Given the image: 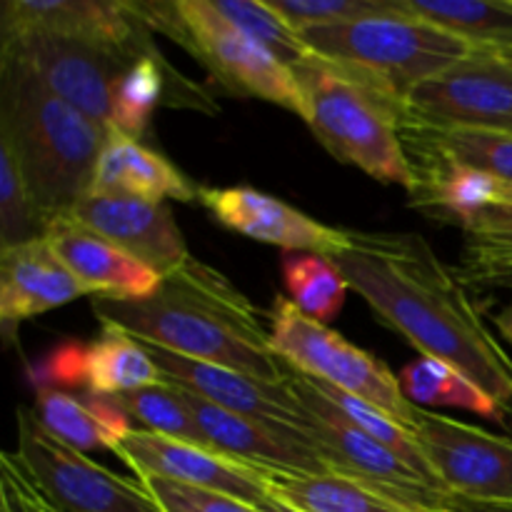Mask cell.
I'll return each mask as SVG.
<instances>
[{
  "mask_svg": "<svg viewBox=\"0 0 512 512\" xmlns=\"http://www.w3.org/2000/svg\"><path fill=\"white\" fill-rule=\"evenodd\" d=\"M350 290L423 358L443 360L493 398L512 428V358L450 270L418 233H358L335 255Z\"/></svg>",
  "mask_w": 512,
  "mask_h": 512,
  "instance_id": "cell-1",
  "label": "cell"
},
{
  "mask_svg": "<svg viewBox=\"0 0 512 512\" xmlns=\"http://www.w3.org/2000/svg\"><path fill=\"white\" fill-rule=\"evenodd\" d=\"M100 325L265 383H285L290 368L270 345L263 313L220 270L190 258L148 298H93Z\"/></svg>",
  "mask_w": 512,
  "mask_h": 512,
  "instance_id": "cell-2",
  "label": "cell"
},
{
  "mask_svg": "<svg viewBox=\"0 0 512 512\" xmlns=\"http://www.w3.org/2000/svg\"><path fill=\"white\" fill-rule=\"evenodd\" d=\"M110 130L20 63L0 58V143L13 153L45 225L88 195Z\"/></svg>",
  "mask_w": 512,
  "mask_h": 512,
  "instance_id": "cell-3",
  "label": "cell"
},
{
  "mask_svg": "<svg viewBox=\"0 0 512 512\" xmlns=\"http://www.w3.org/2000/svg\"><path fill=\"white\" fill-rule=\"evenodd\" d=\"M308 103L310 130L340 163L355 165L380 183L415 188L400 125L405 100L370 75L310 53L293 65Z\"/></svg>",
  "mask_w": 512,
  "mask_h": 512,
  "instance_id": "cell-4",
  "label": "cell"
},
{
  "mask_svg": "<svg viewBox=\"0 0 512 512\" xmlns=\"http://www.w3.org/2000/svg\"><path fill=\"white\" fill-rule=\"evenodd\" d=\"M300 35L310 53L370 75L403 100L415 85L475 50L465 40L410 15L403 0L390 13L308 28Z\"/></svg>",
  "mask_w": 512,
  "mask_h": 512,
  "instance_id": "cell-5",
  "label": "cell"
},
{
  "mask_svg": "<svg viewBox=\"0 0 512 512\" xmlns=\"http://www.w3.org/2000/svg\"><path fill=\"white\" fill-rule=\"evenodd\" d=\"M130 5L150 30H160L195 55L225 90L268 100L308 120V103L293 68L228 23L213 0Z\"/></svg>",
  "mask_w": 512,
  "mask_h": 512,
  "instance_id": "cell-6",
  "label": "cell"
},
{
  "mask_svg": "<svg viewBox=\"0 0 512 512\" xmlns=\"http://www.w3.org/2000/svg\"><path fill=\"white\" fill-rule=\"evenodd\" d=\"M268 320L270 345L290 370L368 400L413 430L418 408L405 398L398 375L383 360L300 313L285 295H275Z\"/></svg>",
  "mask_w": 512,
  "mask_h": 512,
  "instance_id": "cell-7",
  "label": "cell"
},
{
  "mask_svg": "<svg viewBox=\"0 0 512 512\" xmlns=\"http://www.w3.org/2000/svg\"><path fill=\"white\" fill-rule=\"evenodd\" d=\"M0 58L35 75L50 93L110 128L115 80L135 60L118 50L38 28H0Z\"/></svg>",
  "mask_w": 512,
  "mask_h": 512,
  "instance_id": "cell-8",
  "label": "cell"
},
{
  "mask_svg": "<svg viewBox=\"0 0 512 512\" xmlns=\"http://www.w3.org/2000/svg\"><path fill=\"white\" fill-rule=\"evenodd\" d=\"M18 458L38 488L65 512H163L138 478L128 480L93 463L85 453L55 440L35 418L18 408Z\"/></svg>",
  "mask_w": 512,
  "mask_h": 512,
  "instance_id": "cell-9",
  "label": "cell"
},
{
  "mask_svg": "<svg viewBox=\"0 0 512 512\" xmlns=\"http://www.w3.org/2000/svg\"><path fill=\"white\" fill-rule=\"evenodd\" d=\"M408 120L433 128L512 133V60L478 50L410 90Z\"/></svg>",
  "mask_w": 512,
  "mask_h": 512,
  "instance_id": "cell-10",
  "label": "cell"
},
{
  "mask_svg": "<svg viewBox=\"0 0 512 512\" xmlns=\"http://www.w3.org/2000/svg\"><path fill=\"white\" fill-rule=\"evenodd\" d=\"M288 383L310 413L305 435L313 440L330 470L355 475V478L370 480L380 488L393 490L425 512H443L450 508L453 495L430 485L423 475H418L408 463H403L393 450L375 443L363 430L355 428L340 410H335L328 403V398L320 393L313 380L290 370Z\"/></svg>",
  "mask_w": 512,
  "mask_h": 512,
  "instance_id": "cell-11",
  "label": "cell"
},
{
  "mask_svg": "<svg viewBox=\"0 0 512 512\" xmlns=\"http://www.w3.org/2000/svg\"><path fill=\"white\" fill-rule=\"evenodd\" d=\"M413 433L445 493L512 503V438L418 408Z\"/></svg>",
  "mask_w": 512,
  "mask_h": 512,
  "instance_id": "cell-12",
  "label": "cell"
},
{
  "mask_svg": "<svg viewBox=\"0 0 512 512\" xmlns=\"http://www.w3.org/2000/svg\"><path fill=\"white\" fill-rule=\"evenodd\" d=\"M113 453L133 470L138 480L155 478L188 488L213 490L250 505H260L270 498L263 470L218 453L208 445L183 443L148 430H130Z\"/></svg>",
  "mask_w": 512,
  "mask_h": 512,
  "instance_id": "cell-13",
  "label": "cell"
},
{
  "mask_svg": "<svg viewBox=\"0 0 512 512\" xmlns=\"http://www.w3.org/2000/svg\"><path fill=\"white\" fill-rule=\"evenodd\" d=\"M140 340V338H138ZM153 363L158 365L165 383L178 385L228 413L245 415V418L263 420V423L285 425L300 433L308 430L310 413L293 393L290 383H265V380L245 375L240 370L225 365L205 363V360L185 358V355L165 350L160 345L145 343Z\"/></svg>",
  "mask_w": 512,
  "mask_h": 512,
  "instance_id": "cell-14",
  "label": "cell"
},
{
  "mask_svg": "<svg viewBox=\"0 0 512 512\" xmlns=\"http://www.w3.org/2000/svg\"><path fill=\"white\" fill-rule=\"evenodd\" d=\"M198 203L205 205L210 215L233 233L258 243L278 245L283 253H315L335 258L350 243V230L320 223L285 200L248 185H235V188L200 185Z\"/></svg>",
  "mask_w": 512,
  "mask_h": 512,
  "instance_id": "cell-15",
  "label": "cell"
},
{
  "mask_svg": "<svg viewBox=\"0 0 512 512\" xmlns=\"http://www.w3.org/2000/svg\"><path fill=\"white\" fill-rule=\"evenodd\" d=\"M0 28H38L70 35L118 50L133 60L160 55L150 28L125 0H5Z\"/></svg>",
  "mask_w": 512,
  "mask_h": 512,
  "instance_id": "cell-16",
  "label": "cell"
},
{
  "mask_svg": "<svg viewBox=\"0 0 512 512\" xmlns=\"http://www.w3.org/2000/svg\"><path fill=\"white\" fill-rule=\"evenodd\" d=\"M188 405L193 410L205 443L218 453L255 465L268 473L288 475H320L330 473V465L315 448L313 440L295 428L263 423L228 413L198 395L188 393Z\"/></svg>",
  "mask_w": 512,
  "mask_h": 512,
  "instance_id": "cell-17",
  "label": "cell"
},
{
  "mask_svg": "<svg viewBox=\"0 0 512 512\" xmlns=\"http://www.w3.org/2000/svg\"><path fill=\"white\" fill-rule=\"evenodd\" d=\"M70 213L155 270L160 278L175 273L193 258L168 203L123 195H85Z\"/></svg>",
  "mask_w": 512,
  "mask_h": 512,
  "instance_id": "cell-18",
  "label": "cell"
},
{
  "mask_svg": "<svg viewBox=\"0 0 512 512\" xmlns=\"http://www.w3.org/2000/svg\"><path fill=\"white\" fill-rule=\"evenodd\" d=\"M45 240L93 298L103 295V298L138 300L148 298L160 288L163 278L155 270L95 233L73 213H63L50 220Z\"/></svg>",
  "mask_w": 512,
  "mask_h": 512,
  "instance_id": "cell-19",
  "label": "cell"
},
{
  "mask_svg": "<svg viewBox=\"0 0 512 512\" xmlns=\"http://www.w3.org/2000/svg\"><path fill=\"white\" fill-rule=\"evenodd\" d=\"M78 298H93L45 238L0 250V320L5 330Z\"/></svg>",
  "mask_w": 512,
  "mask_h": 512,
  "instance_id": "cell-20",
  "label": "cell"
},
{
  "mask_svg": "<svg viewBox=\"0 0 512 512\" xmlns=\"http://www.w3.org/2000/svg\"><path fill=\"white\" fill-rule=\"evenodd\" d=\"M198 193L200 185H195L178 165L118 130H110L88 190V195H123L150 203H193Z\"/></svg>",
  "mask_w": 512,
  "mask_h": 512,
  "instance_id": "cell-21",
  "label": "cell"
},
{
  "mask_svg": "<svg viewBox=\"0 0 512 512\" xmlns=\"http://www.w3.org/2000/svg\"><path fill=\"white\" fill-rule=\"evenodd\" d=\"M33 413L38 423L68 448L78 453L118 448L133 430L130 415L115 395L83 390L80 395L63 390H43L35 395Z\"/></svg>",
  "mask_w": 512,
  "mask_h": 512,
  "instance_id": "cell-22",
  "label": "cell"
},
{
  "mask_svg": "<svg viewBox=\"0 0 512 512\" xmlns=\"http://www.w3.org/2000/svg\"><path fill=\"white\" fill-rule=\"evenodd\" d=\"M263 473L270 498L298 512H425L393 490L338 470L320 475Z\"/></svg>",
  "mask_w": 512,
  "mask_h": 512,
  "instance_id": "cell-23",
  "label": "cell"
},
{
  "mask_svg": "<svg viewBox=\"0 0 512 512\" xmlns=\"http://www.w3.org/2000/svg\"><path fill=\"white\" fill-rule=\"evenodd\" d=\"M405 153L410 160H440L480 170L500 183L512 185V133L468 128H433L403 120L400 125Z\"/></svg>",
  "mask_w": 512,
  "mask_h": 512,
  "instance_id": "cell-24",
  "label": "cell"
},
{
  "mask_svg": "<svg viewBox=\"0 0 512 512\" xmlns=\"http://www.w3.org/2000/svg\"><path fill=\"white\" fill-rule=\"evenodd\" d=\"M403 8L478 50H512V0H403Z\"/></svg>",
  "mask_w": 512,
  "mask_h": 512,
  "instance_id": "cell-25",
  "label": "cell"
},
{
  "mask_svg": "<svg viewBox=\"0 0 512 512\" xmlns=\"http://www.w3.org/2000/svg\"><path fill=\"white\" fill-rule=\"evenodd\" d=\"M163 383L158 365L143 340L120 328L103 325V333L88 345V388L100 395H125Z\"/></svg>",
  "mask_w": 512,
  "mask_h": 512,
  "instance_id": "cell-26",
  "label": "cell"
},
{
  "mask_svg": "<svg viewBox=\"0 0 512 512\" xmlns=\"http://www.w3.org/2000/svg\"><path fill=\"white\" fill-rule=\"evenodd\" d=\"M403 395L415 405V408H428V405H440V408H463L468 413L480 415V418L503 423V413L493 403L488 393L478 388L473 380L465 378L463 373L443 360L423 358L405 365L398 375Z\"/></svg>",
  "mask_w": 512,
  "mask_h": 512,
  "instance_id": "cell-27",
  "label": "cell"
},
{
  "mask_svg": "<svg viewBox=\"0 0 512 512\" xmlns=\"http://www.w3.org/2000/svg\"><path fill=\"white\" fill-rule=\"evenodd\" d=\"M280 270L288 300L300 313L328 325L343 310L350 285L333 258L315 253H283Z\"/></svg>",
  "mask_w": 512,
  "mask_h": 512,
  "instance_id": "cell-28",
  "label": "cell"
},
{
  "mask_svg": "<svg viewBox=\"0 0 512 512\" xmlns=\"http://www.w3.org/2000/svg\"><path fill=\"white\" fill-rule=\"evenodd\" d=\"M130 420L140 423V430H148L163 438L183 440V443L208 445L198 428L193 410L188 405V395L183 388L170 383L148 385V388L133 390V393L115 395ZM210 448V445H208Z\"/></svg>",
  "mask_w": 512,
  "mask_h": 512,
  "instance_id": "cell-29",
  "label": "cell"
},
{
  "mask_svg": "<svg viewBox=\"0 0 512 512\" xmlns=\"http://www.w3.org/2000/svg\"><path fill=\"white\" fill-rule=\"evenodd\" d=\"M213 5L240 33L268 48L275 58H280L290 68L300 63L305 55H310L303 35L288 20L280 18L270 8L268 0H213Z\"/></svg>",
  "mask_w": 512,
  "mask_h": 512,
  "instance_id": "cell-30",
  "label": "cell"
},
{
  "mask_svg": "<svg viewBox=\"0 0 512 512\" xmlns=\"http://www.w3.org/2000/svg\"><path fill=\"white\" fill-rule=\"evenodd\" d=\"M45 228L13 153L0 143V250L45 238Z\"/></svg>",
  "mask_w": 512,
  "mask_h": 512,
  "instance_id": "cell-31",
  "label": "cell"
},
{
  "mask_svg": "<svg viewBox=\"0 0 512 512\" xmlns=\"http://www.w3.org/2000/svg\"><path fill=\"white\" fill-rule=\"evenodd\" d=\"M268 3L298 33L308 28L370 18V15L390 13L398 8V0H268Z\"/></svg>",
  "mask_w": 512,
  "mask_h": 512,
  "instance_id": "cell-32",
  "label": "cell"
},
{
  "mask_svg": "<svg viewBox=\"0 0 512 512\" xmlns=\"http://www.w3.org/2000/svg\"><path fill=\"white\" fill-rule=\"evenodd\" d=\"M28 383L38 393H43V390L70 393V390L80 388V385L88 388V348L73 343V340L55 345L43 358H38L30 365Z\"/></svg>",
  "mask_w": 512,
  "mask_h": 512,
  "instance_id": "cell-33",
  "label": "cell"
},
{
  "mask_svg": "<svg viewBox=\"0 0 512 512\" xmlns=\"http://www.w3.org/2000/svg\"><path fill=\"white\" fill-rule=\"evenodd\" d=\"M140 483L148 488L163 512H260L258 505L243 503L233 495L213 493V490L188 488V485L165 483L155 478H145Z\"/></svg>",
  "mask_w": 512,
  "mask_h": 512,
  "instance_id": "cell-34",
  "label": "cell"
},
{
  "mask_svg": "<svg viewBox=\"0 0 512 512\" xmlns=\"http://www.w3.org/2000/svg\"><path fill=\"white\" fill-rule=\"evenodd\" d=\"M0 468H3V475H0L3 512H65L30 478L18 453H3Z\"/></svg>",
  "mask_w": 512,
  "mask_h": 512,
  "instance_id": "cell-35",
  "label": "cell"
},
{
  "mask_svg": "<svg viewBox=\"0 0 512 512\" xmlns=\"http://www.w3.org/2000/svg\"><path fill=\"white\" fill-rule=\"evenodd\" d=\"M460 278L485 288H500L512 293V258H468Z\"/></svg>",
  "mask_w": 512,
  "mask_h": 512,
  "instance_id": "cell-36",
  "label": "cell"
},
{
  "mask_svg": "<svg viewBox=\"0 0 512 512\" xmlns=\"http://www.w3.org/2000/svg\"><path fill=\"white\" fill-rule=\"evenodd\" d=\"M453 512H512V503H478V500L450 498Z\"/></svg>",
  "mask_w": 512,
  "mask_h": 512,
  "instance_id": "cell-37",
  "label": "cell"
},
{
  "mask_svg": "<svg viewBox=\"0 0 512 512\" xmlns=\"http://www.w3.org/2000/svg\"><path fill=\"white\" fill-rule=\"evenodd\" d=\"M495 325H498L500 335H503V338L512 345V300L503 310H500L498 315H495Z\"/></svg>",
  "mask_w": 512,
  "mask_h": 512,
  "instance_id": "cell-38",
  "label": "cell"
},
{
  "mask_svg": "<svg viewBox=\"0 0 512 512\" xmlns=\"http://www.w3.org/2000/svg\"><path fill=\"white\" fill-rule=\"evenodd\" d=\"M258 510H260V512H298V510L290 508V505L280 503V500H275V498L263 500V503L258 505Z\"/></svg>",
  "mask_w": 512,
  "mask_h": 512,
  "instance_id": "cell-39",
  "label": "cell"
},
{
  "mask_svg": "<svg viewBox=\"0 0 512 512\" xmlns=\"http://www.w3.org/2000/svg\"><path fill=\"white\" fill-rule=\"evenodd\" d=\"M505 55H508V58H510V60H512V50H510V53H505Z\"/></svg>",
  "mask_w": 512,
  "mask_h": 512,
  "instance_id": "cell-40",
  "label": "cell"
},
{
  "mask_svg": "<svg viewBox=\"0 0 512 512\" xmlns=\"http://www.w3.org/2000/svg\"><path fill=\"white\" fill-rule=\"evenodd\" d=\"M443 512H453V510H450V508H448V510H443Z\"/></svg>",
  "mask_w": 512,
  "mask_h": 512,
  "instance_id": "cell-41",
  "label": "cell"
}]
</instances>
